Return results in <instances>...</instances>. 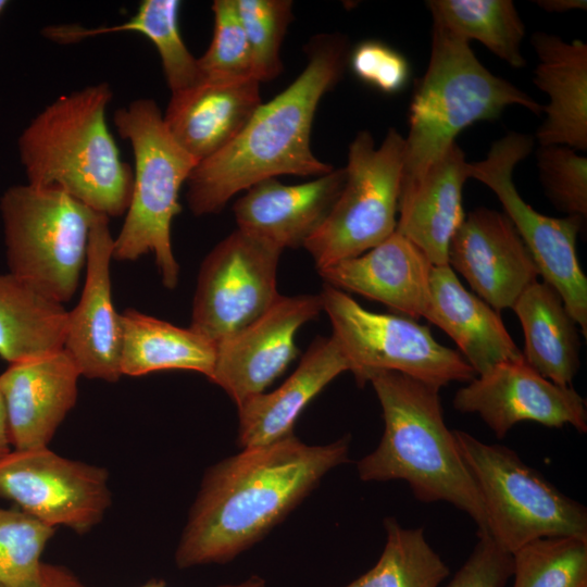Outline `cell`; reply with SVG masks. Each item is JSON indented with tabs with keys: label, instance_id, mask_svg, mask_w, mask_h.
<instances>
[{
	"label": "cell",
	"instance_id": "37",
	"mask_svg": "<svg viewBox=\"0 0 587 587\" xmlns=\"http://www.w3.org/2000/svg\"><path fill=\"white\" fill-rule=\"evenodd\" d=\"M348 64L360 80L388 95L402 91L411 76L407 58L375 39L355 46L350 51Z\"/></svg>",
	"mask_w": 587,
	"mask_h": 587
},
{
	"label": "cell",
	"instance_id": "13",
	"mask_svg": "<svg viewBox=\"0 0 587 587\" xmlns=\"http://www.w3.org/2000/svg\"><path fill=\"white\" fill-rule=\"evenodd\" d=\"M0 497L55 528L85 534L111 504L104 467L71 460L47 448L15 450L0 460Z\"/></svg>",
	"mask_w": 587,
	"mask_h": 587
},
{
	"label": "cell",
	"instance_id": "12",
	"mask_svg": "<svg viewBox=\"0 0 587 587\" xmlns=\"http://www.w3.org/2000/svg\"><path fill=\"white\" fill-rule=\"evenodd\" d=\"M282 251L238 228L220 241L201 264L190 328L216 345L262 315L280 296Z\"/></svg>",
	"mask_w": 587,
	"mask_h": 587
},
{
	"label": "cell",
	"instance_id": "39",
	"mask_svg": "<svg viewBox=\"0 0 587 587\" xmlns=\"http://www.w3.org/2000/svg\"><path fill=\"white\" fill-rule=\"evenodd\" d=\"M0 587H3L0 585ZM42 587H84L66 569L49 564L47 578Z\"/></svg>",
	"mask_w": 587,
	"mask_h": 587
},
{
	"label": "cell",
	"instance_id": "15",
	"mask_svg": "<svg viewBox=\"0 0 587 587\" xmlns=\"http://www.w3.org/2000/svg\"><path fill=\"white\" fill-rule=\"evenodd\" d=\"M321 311L320 295H280L262 315L215 345L210 380L237 405L264 392L297 355V330Z\"/></svg>",
	"mask_w": 587,
	"mask_h": 587
},
{
	"label": "cell",
	"instance_id": "42",
	"mask_svg": "<svg viewBox=\"0 0 587 587\" xmlns=\"http://www.w3.org/2000/svg\"><path fill=\"white\" fill-rule=\"evenodd\" d=\"M140 587H166L165 586V583L163 580H150L148 582L147 584L140 586ZM220 587H266L265 586V583L263 579L259 578V577H251L250 579L241 583V584H237V585H224V586H220Z\"/></svg>",
	"mask_w": 587,
	"mask_h": 587
},
{
	"label": "cell",
	"instance_id": "40",
	"mask_svg": "<svg viewBox=\"0 0 587 587\" xmlns=\"http://www.w3.org/2000/svg\"><path fill=\"white\" fill-rule=\"evenodd\" d=\"M535 3L549 13H565L573 10H586V0H538Z\"/></svg>",
	"mask_w": 587,
	"mask_h": 587
},
{
	"label": "cell",
	"instance_id": "24",
	"mask_svg": "<svg viewBox=\"0 0 587 587\" xmlns=\"http://www.w3.org/2000/svg\"><path fill=\"white\" fill-rule=\"evenodd\" d=\"M349 365L336 341L316 338L296 371L274 391L261 392L238 404V442L246 448L266 446L292 435L305 405Z\"/></svg>",
	"mask_w": 587,
	"mask_h": 587
},
{
	"label": "cell",
	"instance_id": "11",
	"mask_svg": "<svg viewBox=\"0 0 587 587\" xmlns=\"http://www.w3.org/2000/svg\"><path fill=\"white\" fill-rule=\"evenodd\" d=\"M534 146V137L511 132L496 140L487 155L469 162V177L494 191L528 249L539 275L561 296L563 304L587 336V277L578 262L576 239L584 218L551 217L537 212L520 196L513 171Z\"/></svg>",
	"mask_w": 587,
	"mask_h": 587
},
{
	"label": "cell",
	"instance_id": "33",
	"mask_svg": "<svg viewBox=\"0 0 587 587\" xmlns=\"http://www.w3.org/2000/svg\"><path fill=\"white\" fill-rule=\"evenodd\" d=\"M54 532L22 510L0 508V585L42 587L49 564L41 554Z\"/></svg>",
	"mask_w": 587,
	"mask_h": 587
},
{
	"label": "cell",
	"instance_id": "19",
	"mask_svg": "<svg viewBox=\"0 0 587 587\" xmlns=\"http://www.w3.org/2000/svg\"><path fill=\"white\" fill-rule=\"evenodd\" d=\"M433 266L417 246L396 230L366 253L319 268V274L327 285L416 320L428 310Z\"/></svg>",
	"mask_w": 587,
	"mask_h": 587
},
{
	"label": "cell",
	"instance_id": "36",
	"mask_svg": "<svg viewBox=\"0 0 587 587\" xmlns=\"http://www.w3.org/2000/svg\"><path fill=\"white\" fill-rule=\"evenodd\" d=\"M539 179L547 198L566 215L587 216V158L560 145L539 146Z\"/></svg>",
	"mask_w": 587,
	"mask_h": 587
},
{
	"label": "cell",
	"instance_id": "41",
	"mask_svg": "<svg viewBox=\"0 0 587 587\" xmlns=\"http://www.w3.org/2000/svg\"><path fill=\"white\" fill-rule=\"evenodd\" d=\"M13 450L4 401L0 391V460Z\"/></svg>",
	"mask_w": 587,
	"mask_h": 587
},
{
	"label": "cell",
	"instance_id": "35",
	"mask_svg": "<svg viewBox=\"0 0 587 587\" xmlns=\"http://www.w3.org/2000/svg\"><path fill=\"white\" fill-rule=\"evenodd\" d=\"M212 11L214 16L212 40L207 51L198 58L201 80L255 79L251 52L238 15L236 0H215Z\"/></svg>",
	"mask_w": 587,
	"mask_h": 587
},
{
	"label": "cell",
	"instance_id": "26",
	"mask_svg": "<svg viewBox=\"0 0 587 587\" xmlns=\"http://www.w3.org/2000/svg\"><path fill=\"white\" fill-rule=\"evenodd\" d=\"M524 333L526 363L560 386H571L579 365L577 323L559 292L538 280L529 285L512 307Z\"/></svg>",
	"mask_w": 587,
	"mask_h": 587
},
{
	"label": "cell",
	"instance_id": "31",
	"mask_svg": "<svg viewBox=\"0 0 587 587\" xmlns=\"http://www.w3.org/2000/svg\"><path fill=\"white\" fill-rule=\"evenodd\" d=\"M387 540L377 563L344 587H438L449 569L427 542L423 528L384 522Z\"/></svg>",
	"mask_w": 587,
	"mask_h": 587
},
{
	"label": "cell",
	"instance_id": "21",
	"mask_svg": "<svg viewBox=\"0 0 587 587\" xmlns=\"http://www.w3.org/2000/svg\"><path fill=\"white\" fill-rule=\"evenodd\" d=\"M260 83L209 80L171 93L163 114L175 141L197 164L221 151L263 103Z\"/></svg>",
	"mask_w": 587,
	"mask_h": 587
},
{
	"label": "cell",
	"instance_id": "18",
	"mask_svg": "<svg viewBox=\"0 0 587 587\" xmlns=\"http://www.w3.org/2000/svg\"><path fill=\"white\" fill-rule=\"evenodd\" d=\"M80 372L65 350L9 364L0 374L12 448H47L75 407Z\"/></svg>",
	"mask_w": 587,
	"mask_h": 587
},
{
	"label": "cell",
	"instance_id": "29",
	"mask_svg": "<svg viewBox=\"0 0 587 587\" xmlns=\"http://www.w3.org/2000/svg\"><path fill=\"white\" fill-rule=\"evenodd\" d=\"M177 0H143L134 16L117 25L84 28L78 25H59L53 36L59 43H74L87 37L134 32L143 35L155 47L171 93L187 89L201 82L198 58L185 45L179 26Z\"/></svg>",
	"mask_w": 587,
	"mask_h": 587
},
{
	"label": "cell",
	"instance_id": "34",
	"mask_svg": "<svg viewBox=\"0 0 587 587\" xmlns=\"http://www.w3.org/2000/svg\"><path fill=\"white\" fill-rule=\"evenodd\" d=\"M253 65V76L261 84L277 77L283 64L279 50L294 20L290 0H236Z\"/></svg>",
	"mask_w": 587,
	"mask_h": 587
},
{
	"label": "cell",
	"instance_id": "2",
	"mask_svg": "<svg viewBox=\"0 0 587 587\" xmlns=\"http://www.w3.org/2000/svg\"><path fill=\"white\" fill-rule=\"evenodd\" d=\"M350 51L339 33L309 41L308 63L299 76L262 103L230 143L190 173L186 198L195 215L218 213L233 196L267 178L319 177L333 170L313 154L312 123L323 96L341 79Z\"/></svg>",
	"mask_w": 587,
	"mask_h": 587
},
{
	"label": "cell",
	"instance_id": "30",
	"mask_svg": "<svg viewBox=\"0 0 587 587\" xmlns=\"http://www.w3.org/2000/svg\"><path fill=\"white\" fill-rule=\"evenodd\" d=\"M433 22L470 43L476 40L514 68L524 67L525 26L511 0H428Z\"/></svg>",
	"mask_w": 587,
	"mask_h": 587
},
{
	"label": "cell",
	"instance_id": "8",
	"mask_svg": "<svg viewBox=\"0 0 587 587\" xmlns=\"http://www.w3.org/2000/svg\"><path fill=\"white\" fill-rule=\"evenodd\" d=\"M460 453L480 492L488 533L513 553L545 537L587 538V510L562 494L511 449L453 430Z\"/></svg>",
	"mask_w": 587,
	"mask_h": 587
},
{
	"label": "cell",
	"instance_id": "16",
	"mask_svg": "<svg viewBox=\"0 0 587 587\" xmlns=\"http://www.w3.org/2000/svg\"><path fill=\"white\" fill-rule=\"evenodd\" d=\"M448 265L497 312L512 309L539 275L536 264L504 212L477 208L451 238Z\"/></svg>",
	"mask_w": 587,
	"mask_h": 587
},
{
	"label": "cell",
	"instance_id": "5",
	"mask_svg": "<svg viewBox=\"0 0 587 587\" xmlns=\"http://www.w3.org/2000/svg\"><path fill=\"white\" fill-rule=\"evenodd\" d=\"M511 105L542 112L535 99L486 68L467 41L433 22L428 65L409 107L400 189L421 177L464 128L496 120Z\"/></svg>",
	"mask_w": 587,
	"mask_h": 587
},
{
	"label": "cell",
	"instance_id": "28",
	"mask_svg": "<svg viewBox=\"0 0 587 587\" xmlns=\"http://www.w3.org/2000/svg\"><path fill=\"white\" fill-rule=\"evenodd\" d=\"M67 313L23 279L0 273V358L13 364L63 349Z\"/></svg>",
	"mask_w": 587,
	"mask_h": 587
},
{
	"label": "cell",
	"instance_id": "20",
	"mask_svg": "<svg viewBox=\"0 0 587 587\" xmlns=\"http://www.w3.org/2000/svg\"><path fill=\"white\" fill-rule=\"evenodd\" d=\"M345 178L341 167L298 185L259 182L234 204L238 229L282 250L304 246L332 210Z\"/></svg>",
	"mask_w": 587,
	"mask_h": 587
},
{
	"label": "cell",
	"instance_id": "1",
	"mask_svg": "<svg viewBox=\"0 0 587 587\" xmlns=\"http://www.w3.org/2000/svg\"><path fill=\"white\" fill-rule=\"evenodd\" d=\"M349 439L308 446L292 435L246 448L211 467L175 553L179 567L226 562L262 538L325 473L348 460Z\"/></svg>",
	"mask_w": 587,
	"mask_h": 587
},
{
	"label": "cell",
	"instance_id": "10",
	"mask_svg": "<svg viewBox=\"0 0 587 587\" xmlns=\"http://www.w3.org/2000/svg\"><path fill=\"white\" fill-rule=\"evenodd\" d=\"M320 298L332 337L360 386L379 371L399 372L438 389L477 376L459 351L436 341L429 328L413 319L371 312L327 284Z\"/></svg>",
	"mask_w": 587,
	"mask_h": 587
},
{
	"label": "cell",
	"instance_id": "14",
	"mask_svg": "<svg viewBox=\"0 0 587 587\" xmlns=\"http://www.w3.org/2000/svg\"><path fill=\"white\" fill-rule=\"evenodd\" d=\"M453 407L477 413L498 438L519 422L548 427L571 425L587 432L585 399L571 386L557 385L529 366L524 358L503 361L460 388Z\"/></svg>",
	"mask_w": 587,
	"mask_h": 587
},
{
	"label": "cell",
	"instance_id": "25",
	"mask_svg": "<svg viewBox=\"0 0 587 587\" xmlns=\"http://www.w3.org/2000/svg\"><path fill=\"white\" fill-rule=\"evenodd\" d=\"M429 285L425 319L449 335L477 376L523 357L499 313L470 292L448 264L433 266Z\"/></svg>",
	"mask_w": 587,
	"mask_h": 587
},
{
	"label": "cell",
	"instance_id": "43",
	"mask_svg": "<svg viewBox=\"0 0 587 587\" xmlns=\"http://www.w3.org/2000/svg\"><path fill=\"white\" fill-rule=\"evenodd\" d=\"M7 5H8V2L5 0H0V14L5 9Z\"/></svg>",
	"mask_w": 587,
	"mask_h": 587
},
{
	"label": "cell",
	"instance_id": "6",
	"mask_svg": "<svg viewBox=\"0 0 587 587\" xmlns=\"http://www.w3.org/2000/svg\"><path fill=\"white\" fill-rule=\"evenodd\" d=\"M113 123L132 146L135 171L133 192L113 259L135 261L153 253L163 286L178 284L179 265L171 240L174 217L179 214V191L197 161L172 137L157 102L141 98L114 112Z\"/></svg>",
	"mask_w": 587,
	"mask_h": 587
},
{
	"label": "cell",
	"instance_id": "3",
	"mask_svg": "<svg viewBox=\"0 0 587 587\" xmlns=\"http://www.w3.org/2000/svg\"><path fill=\"white\" fill-rule=\"evenodd\" d=\"M367 382L385 429L378 447L359 461L360 478L403 479L420 501H447L472 517L477 535L489 534L478 487L445 423L439 389L392 371L375 372Z\"/></svg>",
	"mask_w": 587,
	"mask_h": 587
},
{
	"label": "cell",
	"instance_id": "4",
	"mask_svg": "<svg viewBox=\"0 0 587 587\" xmlns=\"http://www.w3.org/2000/svg\"><path fill=\"white\" fill-rule=\"evenodd\" d=\"M108 83L61 96L18 138L27 184L60 189L108 217L126 213L134 174L123 162L105 120Z\"/></svg>",
	"mask_w": 587,
	"mask_h": 587
},
{
	"label": "cell",
	"instance_id": "22",
	"mask_svg": "<svg viewBox=\"0 0 587 587\" xmlns=\"http://www.w3.org/2000/svg\"><path fill=\"white\" fill-rule=\"evenodd\" d=\"M469 178V162L454 142L421 177L400 189L396 230L435 266L448 264L449 243L465 216L462 191Z\"/></svg>",
	"mask_w": 587,
	"mask_h": 587
},
{
	"label": "cell",
	"instance_id": "7",
	"mask_svg": "<svg viewBox=\"0 0 587 587\" xmlns=\"http://www.w3.org/2000/svg\"><path fill=\"white\" fill-rule=\"evenodd\" d=\"M0 213L10 273L68 302L86 267L97 212L60 189L26 184L4 191Z\"/></svg>",
	"mask_w": 587,
	"mask_h": 587
},
{
	"label": "cell",
	"instance_id": "9",
	"mask_svg": "<svg viewBox=\"0 0 587 587\" xmlns=\"http://www.w3.org/2000/svg\"><path fill=\"white\" fill-rule=\"evenodd\" d=\"M405 141L389 128L380 146L359 132L350 142L345 183L304 248L322 268L358 257L396 232Z\"/></svg>",
	"mask_w": 587,
	"mask_h": 587
},
{
	"label": "cell",
	"instance_id": "27",
	"mask_svg": "<svg viewBox=\"0 0 587 587\" xmlns=\"http://www.w3.org/2000/svg\"><path fill=\"white\" fill-rule=\"evenodd\" d=\"M122 375L140 376L185 370L212 376L216 346L190 327L183 328L135 309L120 313Z\"/></svg>",
	"mask_w": 587,
	"mask_h": 587
},
{
	"label": "cell",
	"instance_id": "17",
	"mask_svg": "<svg viewBox=\"0 0 587 587\" xmlns=\"http://www.w3.org/2000/svg\"><path fill=\"white\" fill-rule=\"evenodd\" d=\"M109 218L97 213L91 224L84 288L76 307L67 313L63 350L82 376L113 383L122 376V329L112 299L110 263L114 238Z\"/></svg>",
	"mask_w": 587,
	"mask_h": 587
},
{
	"label": "cell",
	"instance_id": "32",
	"mask_svg": "<svg viewBox=\"0 0 587 587\" xmlns=\"http://www.w3.org/2000/svg\"><path fill=\"white\" fill-rule=\"evenodd\" d=\"M513 587H587V538L545 537L512 553Z\"/></svg>",
	"mask_w": 587,
	"mask_h": 587
},
{
	"label": "cell",
	"instance_id": "23",
	"mask_svg": "<svg viewBox=\"0 0 587 587\" xmlns=\"http://www.w3.org/2000/svg\"><path fill=\"white\" fill-rule=\"evenodd\" d=\"M537 55L534 84L549 103L535 138L539 146L587 149V45L579 39L536 32L530 40Z\"/></svg>",
	"mask_w": 587,
	"mask_h": 587
},
{
	"label": "cell",
	"instance_id": "38",
	"mask_svg": "<svg viewBox=\"0 0 587 587\" xmlns=\"http://www.w3.org/2000/svg\"><path fill=\"white\" fill-rule=\"evenodd\" d=\"M471 555L446 587H504L513 575L512 553L480 534Z\"/></svg>",
	"mask_w": 587,
	"mask_h": 587
}]
</instances>
